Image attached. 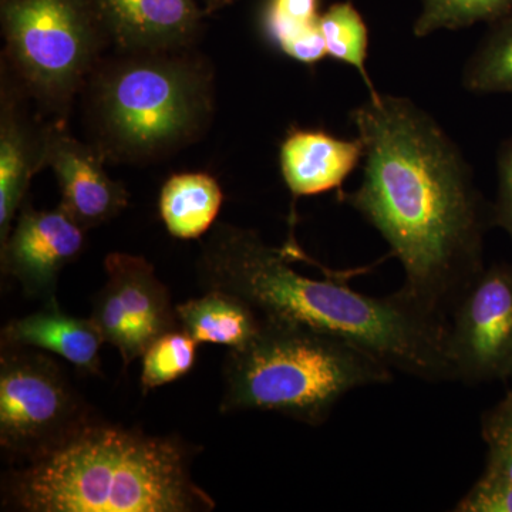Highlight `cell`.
I'll use <instances>...</instances> for the list:
<instances>
[{
    "mask_svg": "<svg viewBox=\"0 0 512 512\" xmlns=\"http://www.w3.org/2000/svg\"><path fill=\"white\" fill-rule=\"evenodd\" d=\"M365 147L363 178L339 200L382 235L404 271L403 292L446 319L485 268L493 205L473 168L431 114L406 97L377 94L350 113Z\"/></svg>",
    "mask_w": 512,
    "mask_h": 512,
    "instance_id": "cell-1",
    "label": "cell"
},
{
    "mask_svg": "<svg viewBox=\"0 0 512 512\" xmlns=\"http://www.w3.org/2000/svg\"><path fill=\"white\" fill-rule=\"evenodd\" d=\"M198 275L204 291L238 296L261 318L293 320L352 340L394 372L424 382L457 380L447 353L446 319L402 289L375 298L340 279L301 275L286 249L266 244L254 229L229 224L212 229Z\"/></svg>",
    "mask_w": 512,
    "mask_h": 512,
    "instance_id": "cell-2",
    "label": "cell"
},
{
    "mask_svg": "<svg viewBox=\"0 0 512 512\" xmlns=\"http://www.w3.org/2000/svg\"><path fill=\"white\" fill-rule=\"evenodd\" d=\"M194 450L171 436L93 417L56 447L2 478L3 508L25 512H204L215 508L191 476Z\"/></svg>",
    "mask_w": 512,
    "mask_h": 512,
    "instance_id": "cell-3",
    "label": "cell"
},
{
    "mask_svg": "<svg viewBox=\"0 0 512 512\" xmlns=\"http://www.w3.org/2000/svg\"><path fill=\"white\" fill-rule=\"evenodd\" d=\"M84 92L92 144L111 163L171 156L200 140L214 114L210 64L190 49L101 59Z\"/></svg>",
    "mask_w": 512,
    "mask_h": 512,
    "instance_id": "cell-4",
    "label": "cell"
},
{
    "mask_svg": "<svg viewBox=\"0 0 512 512\" xmlns=\"http://www.w3.org/2000/svg\"><path fill=\"white\" fill-rule=\"evenodd\" d=\"M222 380L221 413L274 412L318 427L346 394L392 382L393 369L335 333L262 318L248 345L228 350Z\"/></svg>",
    "mask_w": 512,
    "mask_h": 512,
    "instance_id": "cell-5",
    "label": "cell"
},
{
    "mask_svg": "<svg viewBox=\"0 0 512 512\" xmlns=\"http://www.w3.org/2000/svg\"><path fill=\"white\" fill-rule=\"evenodd\" d=\"M0 20L6 72L37 106L66 121L110 43L93 0H0Z\"/></svg>",
    "mask_w": 512,
    "mask_h": 512,
    "instance_id": "cell-6",
    "label": "cell"
},
{
    "mask_svg": "<svg viewBox=\"0 0 512 512\" xmlns=\"http://www.w3.org/2000/svg\"><path fill=\"white\" fill-rule=\"evenodd\" d=\"M93 417L56 360L2 345L0 447L10 460L20 464L46 453Z\"/></svg>",
    "mask_w": 512,
    "mask_h": 512,
    "instance_id": "cell-7",
    "label": "cell"
},
{
    "mask_svg": "<svg viewBox=\"0 0 512 512\" xmlns=\"http://www.w3.org/2000/svg\"><path fill=\"white\" fill-rule=\"evenodd\" d=\"M447 353L457 380L512 377V264L484 268L451 309Z\"/></svg>",
    "mask_w": 512,
    "mask_h": 512,
    "instance_id": "cell-8",
    "label": "cell"
},
{
    "mask_svg": "<svg viewBox=\"0 0 512 512\" xmlns=\"http://www.w3.org/2000/svg\"><path fill=\"white\" fill-rule=\"evenodd\" d=\"M104 271L106 284L97 293L90 318L127 367L154 340L180 329L177 305L143 256L111 252L104 259Z\"/></svg>",
    "mask_w": 512,
    "mask_h": 512,
    "instance_id": "cell-9",
    "label": "cell"
},
{
    "mask_svg": "<svg viewBox=\"0 0 512 512\" xmlns=\"http://www.w3.org/2000/svg\"><path fill=\"white\" fill-rule=\"evenodd\" d=\"M86 231L62 208L35 210L28 201L20 208L2 244V268L26 295L56 301L60 272L86 247Z\"/></svg>",
    "mask_w": 512,
    "mask_h": 512,
    "instance_id": "cell-10",
    "label": "cell"
},
{
    "mask_svg": "<svg viewBox=\"0 0 512 512\" xmlns=\"http://www.w3.org/2000/svg\"><path fill=\"white\" fill-rule=\"evenodd\" d=\"M106 158L93 144L70 136L66 121L46 127L45 167L55 171L62 191L60 208L84 229L106 224L128 204L126 188L104 170Z\"/></svg>",
    "mask_w": 512,
    "mask_h": 512,
    "instance_id": "cell-11",
    "label": "cell"
},
{
    "mask_svg": "<svg viewBox=\"0 0 512 512\" xmlns=\"http://www.w3.org/2000/svg\"><path fill=\"white\" fill-rule=\"evenodd\" d=\"M101 26L120 53L188 50L205 15L197 0H93Z\"/></svg>",
    "mask_w": 512,
    "mask_h": 512,
    "instance_id": "cell-12",
    "label": "cell"
},
{
    "mask_svg": "<svg viewBox=\"0 0 512 512\" xmlns=\"http://www.w3.org/2000/svg\"><path fill=\"white\" fill-rule=\"evenodd\" d=\"M26 94L2 67L0 94V242L25 204L33 175L45 168L46 127L29 119Z\"/></svg>",
    "mask_w": 512,
    "mask_h": 512,
    "instance_id": "cell-13",
    "label": "cell"
},
{
    "mask_svg": "<svg viewBox=\"0 0 512 512\" xmlns=\"http://www.w3.org/2000/svg\"><path fill=\"white\" fill-rule=\"evenodd\" d=\"M363 157L359 137L348 140L325 130L293 127L279 147L282 178L295 198L339 190Z\"/></svg>",
    "mask_w": 512,
    "mask_h": 512,
    "instance_id": "cell-14",
    "label": "cell"
},
{
    "mask_svg": "<svg viewBox=\"0 0 512 512\" xmlns=\"http://www.w3.org/2000/svg\"><path fill=\"white\" fill-rule=\"evenodd\" d=\"M104 339L92 318H76L60 311L56 301L42 311L12 320L2 330V345L55 353L89 375H100Z\"/></svg>",
    "mask_w": 512,
    "mask_h": 512,
    "instance_id": "cell-15",
    "label": "cell"
},
{
    "mask_svg": "<svg viewBox=\"0 0 512 512\" xmlns=\"http://www.w3.org/2000/svg\"><path fill=\"white\" fill-rule=\"evenodd\" d=\"M178 323L198 343H214L228 349L248 345L262 318L249 303L221 291H205L200 298L175 306Z\"/></svg>",
    "mask_w": 512,
    "mask_h": 512,
    "instance_id": "cell-16",
    "label": "cell"
},
{
    "mask_svg": "<svg viewBox=\"0 0 512 512\" xmlns=\"http://www.w3.org/2000/svg\"><path fill=\"white\" fill-rule=\"evenodd\" d=\"M224 192L207 173H181L168 178L160 194V215L178 239H197L210 231L220 214Z\"/></svg>",
    "mask_w": 512,
    "mask_h": 512,
    "instance_id": "cell-17",
    "label": "cell"
},
{
    "mask_svg": "<svg viewBox=\"0 0 512 512\" xmlns=\"http://www.w3.org/2000/svg\"><path fill=\"white\" fill-rule=\"evenodd\" d=\"M319 6L320 0H266L262 32L289 59L315 66L328 57L320 32Z\"/></svg>",
    "mask_w": 512,
    "mask_h": 512,
    "instance_id": "cell-18",
    "label": "cell"
},
{
    "mask_svg": "<svg viewBox=\"0 0 512 512\" xmlns=\"http://www.w3.org/2000/svg\"><path fill=\"white\" fill-rule=\"evenodd\" d=\"M463 87L474 94H512V12L493 23L468 59Z\"/></svg>",
    "mask_w": 512,
    "mask_h": 512,
    "instance_id": "cell-19",
    "label": "cell"
},
{
    "mask_svg": "<svg viewBox=\"0 0 512 512\" xmlns=\"http://www.w3.org/2000/svg\"><path fill=\"white\" fill-rule=\"evenodd\" d=\"M320 32L328 57L355 69L369 89L370 97L377 96L379 92L373 86L366 67L369 29L356 6L350 0L330 5L320 16Z\"/></svg>",
    "mask_w": 512,
    "mask_h": 512,
    "instance_id": "cell-20",
    "label": "cell"
},
{
    "mask_svg": "<svg viewBox=\"0 0 512 512\" xmlns=\"http://www.w3.org/2000/svg\"><path fill=\"white\" fill-rule=\"evenodd\" d=\"M512 12V0H423L413 25L416 37L439 30H460L477 23L498 22Z\"/></svg>",
    "mask_w": 512,
    "mask_h": 512,
    "instance_id": "cell-21",
    "label": "cell"
},
{
    "mask_svg": "<svg viewBox=\"0 0 512 512\" xmlns=\"http://www.w3.org/2000/svg\"><path fill=\"white\" fill-rule=\"evenodd\" d=\"M198 342L183 329L164 333L141 356V389L144 393L177 382L188 375L197 360Z\"/></svg>",
    "mask_w": 512,
    "mask_h": 512,
    "instance_id": "cell-22",
    "label": "cell"
},
{
    "mask_svg": "<svg viewBox=\"0 0 512 512\" xmlns=\"http://www.w3.org/2000/svg\"><path fill=\"white\" fill-rule=\"evenodd\" d=\"M481 431L488 448L485 470L512 481V400L505 397L485 413Z\"/></svg>",
    "mask_w": 512,
    "mask_h": 512,
    "instance_id": "cell-23",
    "label": "cell"
},
{
    "mask_svg": "<svg viewBox=\"0 0 512 512\" xmlns=\"http://www.w3.org/2000/svg\"><path fill=\"white\" fill-rule=\"evenodd\" d=\"M456 512H512V481L484 470L460 501Z\"/></svg>",
    "mask_w": 512,
    "mask_h": 512,
    "instance_id": "cell-24",
    "label": "cell"
},
{
    "mask_svg": "<svg viewBox=\"0 0 512 512\" xmlns=\"http://www.w3.org/2000/svg\"><path fill=\"white\" fill-rule=\"evenodd\" d=\"M493 205L494 227L503 228L512 241V137L497 153V197Z\"/></svg>",
    "mask_w": 512,
    "mask_h": 512,
    "instance_id": "cell-25",
    "label": "cell"
},
{
    "mask_svg": "<svg viewBox=\"0 0 512 512\" xmlns=\"http://www.w3.org/2000/svg\"><path fill=\"white\" fill-rule=\"evenodd\" d=\"M202 5H204L205 15H211V13L217 12L225 6L229 5V3L235 2V0H201Z\"/></svg>",
    "mask_w": 512,
    "mask_h": 512,
    "instance_id": "cell-26",
    "label": "cell"
},
{
    "mask_svg": "<svg viewBox=\"0 0 512 512\" xmlns=\"http://www.w3.org/2000/svg\"><path fill=\"white\" fill-rule=\"evenodd\" d=\"M507 397L508 400H512V386H511V389H510V392L507 393Z\"/></svg>",
    "mask_w": 512,
    "mask_h": 512,
    "instance_id": "cell-27",
    "label": "cell"
}]
</instances>
